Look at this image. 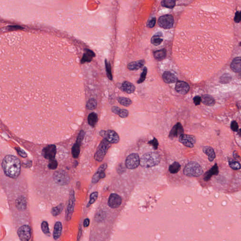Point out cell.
<instances>
[{"mask_svg": "<svg viewBox=\"0 0 241 241\" xmlns=\"http://www.w3.org/2000/svg\"><path fill=\"white\" fill-rule=\"evenodd\" d=\"M45 34L12 32L1 42V118L17 136L37 144L69 139L84 117L76 53Z\"/></svg>", "mask_w": 241, "mask_h": 241, "instance_id": "1", "label": "cell"}, {"mask_svg": "<svg viewBox=\"0 0 241 241\" xmlns=\"http://www.w3.org/2000/svg\"><path fill=\"white\" fill-rule=\"evenodd\" d=\"M2 167L6 176L12 179H16L20 172V162L15 156L8 155L3 160Z\"/></svg>", "mask_w": 241, "mask_h": 241, "instance_id": "2", "label": "cell"}, {"mask_svg": "<svg viewBox=\"0 0 241 241\" xmlns=\"http://www.w3.org/2000/svg\"><path fill=\"white\" fill-rule=\"evenodd\" d=\"M160 162V156L156 152L146 153L140 158V165L142 167L151 168L156 166Z\"/></svg>", "mask_w": 241, "mask_h": 241, "instance_id": "3", "label": "cell"}, {"mask_svg": "<svg viewBox=\"0 0 241 241\" xmlns=\"http://www.w3.org/2000/svg\"><path fill=\"white\" fill-rule=\"evenodd\" d=\"M204 171L201 165L196 162H188L184 169V174L189 177H198L202 175Z\"/></svg>", "mask_w": 241, "mask_h": 241, "instance_id": "4", "label": "cell"}, {"mask_svg": "<svg viewBox=\"0 0 241 241\" xmlns=\"http://www.w3.org/2000/svg\"><path fill=\"white\" fill-rule=\"evenodd\" d=\"M111 143L105 139H103L100 143L97 150L94 155L95 159L98 162H101L104 159L108 149L111 147Z\"/></svg>", "mask_w": 241, "mask_h": 241, "instance_id": "5", "label": "cell"}, {"mask_svg": "<svg viewBox=\"0 0 241 241\" xmlns=\"http://www.w3.org/2000/svg\"><path fill=\"white\" fill-rule=\"evenodd\" d=\"M100 134L111 144H117L119 142V136L116 132L113 130H102L100 131Z\"/></svg>", "mask_w": 241, "mask_h": 241, "instance_id": "6", "label": "cell"}, {"mask_svg": "<svg viewBox=\"0 0 241 241\" xmlns=\"http://www.w3.org/2000/svg\"><path fill=\"white\" fill-rule=\"evenodd\" d=\"M126 167L129 169H135L140 165V158L136 153L130 154L126 158L125 161Z\"/></svg>", "mask_w": 241, "mask_h": 241, "instance_id": "7", "label": "cell"}, {"mask_svg": "<svg viewBox=\"0 0 241 241\" xmlns=\"http://www.w3.org/2000/svg\"><path fill=\"white\" fill-rule=\"evenodd\" d=\"M174 23L173 17L171 15H165L160 17L158 20L159 26L164 29L171 28Z\"/></svg>", "mask_w": 241, "mask_h": 241, "instance_id": "8", "label": "cell"}, {"mask_svg": "<svg viewBox=\"0 0 241 241\" xmlns=\"http://www.w3.org/2000/svg\"><path fill=\"white\" fill-rule=\"evenodd\" d=\"M75 198L74 192L73 190L70 191L68 203L66 208V218L67 221H69L71 219L73 213H74V207L75 206Z\"/></svg>", "mask_w": 241, "mask_h": 241, "instance_id": "9", "label": "cell"}, {"mask_svg": "<svg viewBox=\"0 0 241 241\" xmlns=\"http://www.w3.org/2000/svg\"><path fill=\"white\" fill-rule=\"evenodd\" d=\"M53 179L56 183L61 185H66L70 181L68 174L64 171H57L53 174Z\"/></svg>", "mask_w": 241, "mask_h": 241, "instance_id": "10", "label": "cell"}, {"mask_svg": "<svg viewBox=\"0 0 241 241\" xmlns=\"http://www.w3.org/2000/svg\"><path fill=\"white\" fill-rule=\"evenodd\" d=\"M17 233L21 241H29L31 236V230L29 225H24L18 228Z\"/></svg>", "mask_w": 241, "mask_h": 241, "instance_id": "11", "label": "cell"}, {"mask_svg": "<svg viewBox=\"0 0 241 241\" xmlns=\"http://www.w3.org/2000/svg\"><path fill=\"white\" fill-rule=\"evenodd\" d=\"M179 141L185 147L193 148L196 144V139L193 135L184 134L179 137Z\"/></svg>", "mask_w": 241, "mask_h": 241, "instance_id": "12", "label": "cell"}, {"mask_svg": "<svg viewBox=\"0 0 241 241\" xmlns=\"http://www.w3.org/2000/svg\"><path fill=\"white\" fill-rule=\"evenodd\" d=\"M57 153L56 147L54 145H49L44 148L43 150V154L44 157L50 160L55 159Z\"/></svg>", "mask_w": 241, "mask_h": 241, "instance_id": "13", "label": "cell"}, {"mask_svg": "<svg viewBox=\"0 0 241 241\" xmlns=\"http://www.w3.org/2000/svg\"><path fill=\"white\" fill-rule=\"evenodd\" d=\"M122 203V198L116 194H111L108 200V205L111 208L115 209L119 207Z\"/></svg>", "mask_w": 241, "mask_h": 241, "instance_id": "14", "label": "cell"}, {"mask_svg": "<svg viewBox=\"0 0 241 241\" xmlns=\"http://www.w3.org/2000/svg\"><path fill=\"white\" fill-rule=\"evenodd\" d=\"M183 134H184L183 126L180 123H178L173 127L170 131L169 137L170 139H173L176 137H179Z\"/></svg>", "mask_w": 241, "mask_h": 241, "instance_id": "15", "label": "cell"}, {"mask_svg": "<svg viewBox=\"0 0 241 241\" xmlns=\"http://www.w3.org/2000/svg\"><path fill=\"white\" fill-rule=\"evenodd\" d=\"M108 167V165L106 163H104L101 165L98 169L97 171L95 173L92 179V182L93 183H97L100 179H103L106 177L105 173V170Z\"/></svg>", "mask_w": 241, "mask_h": 241, "instance_id": "16", "label": "cell"}, {"mask_svg": "<svg viewBox=\"0 0 241 241\" xmlns=\"http://www.w3.org/2000/svg\"><path fill=\"white\" fill-rule=\"evenodd\" d=\"M189 89L190 87L188 83L184 81H179L177 83L175 86V90L180 94H186L188 92Z\"/></svg>", "mask_w": 241, "mask_h": 241, "instance_id": "17", "label": "cell"}, {"mask_svg": "<svg viewBox=\"0 0 241 241\" xmlns=\"http://www.w3.org/2000/svg\"><path fill=\"white\" fill-rule=\"evenodd\" d=\"M16 207L20 211H24L26 210L27 207V201L26 197L24 196H20L16 200Z\"/></svg>", "mask_w": 241, "mask_h": 241, "instance_id": "18", "label": "cell"}, {"mask_svg": "<svg viewBox=\"0 0 241 241\" xmlns=\"http://www.w3.org/2000/svg\"><path fill=\"white\" fill-rule=\"evenodd\" d=\"M163 80L166 83H173L177 82V77L176 76L171 72L166 71L162 75Z\"/></svg>", "mask_w": 241, "mask_h": 241, "instance_id": "19", "label": "cell"}, {"mask_svg": "<svg viewBox=\"0 0 241 241\" xmlns=\"http://www.w3.org/2000/svg\"><path fill=\"white\" fill-rule=\"evenodd\" d=\"M230 66L231 69L235 72H241V57H237L234 58Z\"/></svg>", "mask_w": 241, "mask_h": 241, "instance_id": "20", "label": "cell"}, {"mask_svg": "<svg viewBox=\"0 0 241 241\" xmlns=\"http://www.w3.org/2000/svg\"><path fill=\"white\" fill-rule=\"evenodd\" d=\"M62 231V225L60 221L56 222L55 224L53 231V238L55 240H57L61 236Z\"/></svg>", "mask_w": 241, "mask_h": 241, "instance_id": "21", "label": "cell"}, {"mask_svg": "<svg viewBox=\"0 0 241 241\" xmlns=\"http://www.w3.org/2000/svg\"><path fill=\"white\" fill-rule=\"evenodd\" d=\"M122 89L127 93L131 94L135 91V86L129 82H123L122 85Z\"/></svg>", "mask_w": 241, "mask_h": 241, "instance_id": "22", "label": "cell"}, {"mask_svg": "<svg viewBox=\"0 0 241 241\" xmlns=\"http://www.w3.org/2000/svg\"><path fill=\"white\" fill-rule=\"evenodd\" d=\"M203 152L208 156V159L210 162H213L216 157V154L214 149L211 147L205 146L202 149Z\"/></svg>", "mask_w": 241, "mask_h": 241, "instance_id": "23", "label": "cell"}, {"mask_svg": "<svg viewBox=\"0 0 241 241\" xmlns=\"http://www.w3.org/2000/svg\"><path fill=\"white\" fill-rule=\"evenodd\" d=\"M145 63V62L143 60H139L138 61H134L129 64L127 67L130 70H137L141 68L144 66Z\"/></svg>", "mask_w": 241, "mask_h": 241, "instance_id": "24", "label": "cell"}, {"mask_svg": "<svg viewBox=\"0 0 241 241\" xmlns=\"http://www.w3.org/2000/svg\"><path fill=\"white\" fill-rule=\"evenodd\" d=\"M202 102L203 104L208 106H213L215 103L214 98L208 94L204 95L202 96Z\"/></svg>", "mask_w": 241, "mask_h": 241, "instance_id": "25", "label": "cell"}, {"mask_svg": "<svg viewBox=\"0 0 241 241\" xmlns=\"http://www.w3.org/2000/svg\"><path fill=\"white\" fill-rule=\"evenodd\" d=\"M98 120L97 114L96 113H91L89 115L88 117V122L91 126L94 127L95 126Z\"/></svg>", "mask_w": 241, "mask_h": 241, "instance_id": "26", "label": "cell"}, {"mask_svg": "<svg viewBox=\"0 0 241 241\" xmlns=\"http://www.w3.org/2000/svg\"><path fill=\"white\" fill-rule=\"evenodd\" d=\"M155 58L158 60H162L165 58L166 56V51L165 49L156 51L154 53Z\"/></svg>", "mask_w": 241, "mask_h": 241, "instance_id": "27", "label": "cell"}, {"mask_svg": "<svg viewBox=\"0 0 241 241\" xmlns=\"http://www.w3.org/2000/svg\"><path fill=\"white\" fill-rule=\"evenodd\" d=\"M181 169V165L178 162H175L171 164L169 167V170L171 174H176L179 172Z\"/></svg>", "mask_w": 241, "mask_h": 241, "instance_id": "28", "label": "cell"}, {"mask_svg": "<svg viewBox=\"0 0 241 241\" xmlns=\"http://www.w3.org/2000/svg\"><path fill=\"white\" fill-rule=\"evenodd\" d=\"M81 144H80L76 142L72 147V154L74 158H78L79 156V154L80 152Z\"/></svg>", "mask_w": 241, "mask_h": 241, "instance_id": "29", "label": "cell"}, {"mask_svg": "<svg viewBox=\"0 0 241 241\" xmlns=\"http://www.w3.org/2000/svg\"><path fill=\"white\" fill-rule=\"evenodd\" d=\"M63 209V204H60L58 206L53 208L51 210V214L53 215V216H57L60 215L62 212Z\"/></svg>", "mask_w": 241, "mask_h": 241, "instance_id": "30", "label": "cell"}, {"mask_svg": "<svg viewBox=\"0 0 241 241\" xmlns=\"http://www.w3.org/2000/svg\"><path fill=\"white\" fill-rule=\"evenodd\" d=\"M117 101L120 105L125 106H129L132 104L131 100L129 98L125 97H118Z\"/></svg>", "mask_w": 241, "mask_h": 241, "instance_id": "31", "label": "cell"}, {"mask_svg": "<svg viewBox=\"0 0 241 241\" xmlns=\"http://www.w3.org/2000/svg\"><path fill=\"white\" fill-rule=\"evenodd\" d=\"M97 106V102L94 99L89 100L86 104V108L89 110H93L95 109Z\"/></svg>", "mask_w": 241, "mask_h": 241, "instance_id": "32", "label": "cell"}, {"mask_svg": "<svg viewBox=\"0 0 241 241\" xmlns=\"http://www.w3.org/2000/svg\"><path fill=\"white\" fill-rule=\"evenodd\" d=\"M162 40L163 39L160 35H155L151 38V43L154 45L158 46L162 43Z\"/></svg>", "mask_w": 241, "mask_h": 241, "instance_id": "33", "label": "cell"}, {"mask_svg": "<svg viewBox=\"0 0 241 241\" xmlns=\"http://www.w3.org/2000/svg\"><path fill=\"white\" fill-rule=\"evenodd\" d=\"M162 5L166 8L173 9L176 5V1H161Z\"/></svg>", "mask_w": 241, "mask_h": 241, "instance_id": "34", "label": "cell"}, {"mask_svg": "<svg viewBox=\"0 0 241 241\" xmlns=\"http://www.w3.org/2000/svg\"><path fill=\"white\" fill-rule=\"evenodd\" d=\"M41 229L44 234L49 236L50 232H49V224L47 221H43L42 222L41 224Z\"/></svg>", "mask_w": 241, "mask_h": 241, "instance_id": "35", "label": "cell"}, {"mask_svg": "<svg viewBox=\"0 0 241 241\" xmlns=\"http://www.w3.org/2000/svg\"><path fill=\"white\" fill-rule=\"evenodd\" d=\"M97 197H98V193L97 192L92 193L90 196L89 202L87 205V207H89L90 205L93 204L94 202L96 201V200L97 199Z\"/></svg>", "mask_w": 241, "mask_h": 241, "instance_id": "36", "label": "cell"}, {"mask_svg": "<svg viewBox=\"0 0 241 241\" xmlns=\"http://www.w3.org/2000/svg\"><path fill=\"white\" fill-rule=\"evenodd\" d=\"M105 217H106V213L105 212L103 211H100L96 214L95 219L97 221H101L104 220Z\"/></svg>", "mask_w": 241, "mask_h": 241, "instance_id": "37", "label": "cell"}, {"mask_svg": "<svg viewBox=\"0 0 241 241\" xmlns=\"http://www.w3.org/2000/svg\"><path fill=\"white\" fill-rule=\"evenodd\" d=\"M147 72H148V70H147V68H146V67L144 68L143 70L142 73L140 75V78L139 79V80L137 81V83H141L144 82L145 80L146 77Z\"/></svg>", "mask_w": 241, "mask_h": 241, "instance_id": "38", "label": "cell"}, {"mask_svg": "<svg viewBox=\"0 0 241 241\" xmlns=\"http://www.w3.org/2000/svg\"><path fill=\"white\" fill-rule=\"evenodd\" d=\"M229 166L232 169L234 170H238L241 168L240 163L236 161H232L229 162Z\"/></svg>", "mask_w": 241, "mask_h": 241, "instance_id": "39", "label": "cell"}, {"mask_svg": "<svg viewBox=\"0 0 241 241\" xmlns=\"http://www.w3.org/2000/svg\"><path fill=\"white\" fill-rule=\"evenodd\" d=\"M106 72H107V75H108V77L111 80H112V75L111 70V66H110V64L108 63V61H106Z\"/></svg>", "mask_w": 241, "mask_h": 241, "instance_id": "40", "label": "cell"}, {"mask_svg": "<svg viewBox=\"0 0 241 241\" xmlns=\"http://www.w3.org/2000/svg\"><path fill=\"white\" fill-rule=\"evenodd\" d=\"M209 172L212 176L213 175H218L219 174V168L217 165L215 164L214 166L209 170Z\"/></svg>", "mask_w": 241, "mask_h": 241, "instance_id": "41", "label": "cell"}, {"mask_svg": "<svg viewBox=\"0 0 241 241\" xmlns=\"http://www.w3.org/2000/svg\"><path fill=\"white\" fill-rule=\"evenodd\" d=\"M118 115L122 118H125L128 116L129 111L126 109H120L118 113Z\"/></svg>", "mask_w": 241, "mask_h": 241, "instance_id": "42", "label": "cell"}, {"mask_svg": "<svg viewBox=\"0 0 241 241\" xmlns=\"http://www.w3.org/2000/svg\"><path fill=\"white\" fill-rule=\"evenodd\" d=\"M48 167L51 170L56 169L58 167L57 162L55 159L50 160L49 165H48Z\"/></svg>", "mask_w": 241, "mask_h": 241, "instance_id": "43", "label": "cell"}, {"mask_svg": "<svg viewBox=\"0 0 241 241\" xmlns=\"http://www.w3.org/2000/svg\"><path fill=\"white\" fill-rule=\"evenodd\" d=\"M148 143L151 145H152L153 148H154V149H157L158 148L159 143H158V140H157V139H156V137H154L152 140L148 141Z\"/></svg>", "mask_w": 241, "mask_h": 241, "instance_id": "44", "label": "cell"}, {"mask_svg": "<svg viewBox=\"0 0 241 241\" xmlns=\"http://www.w3.org/2000/svg\"><path fill=\"white\" fill-rule=\"evenodd\" d=\"M156 18H152L150 20H148L147 23V26L149 28H152L156 25Z\"/></svg>", "mask_w": 241, "mask_h": 241, "instance_id": "45", "label": "cell"}, {"mask_svg": "<svg viewBox=\"0 0 241 241\" xmlns=\"http://www.w3.org/2000/svg\"><path fill=\"white\" fill-rule=\"evenodd\" d=\"M84 135H85V133H84V131L83 130H81L79 132V135H78V137L77 139V142L81 144V143H82V141L83 140V138H84Z\"/></svg>", "mask_w": 241, "mask_h": 241, "instance_id": "46", "label": "cell"}, {"mask_svg": "<svg viewBox=\"0 0 241 241\" xmlns=\"http://www.w3.org/2000/svg\"><path fill=\"white\" fill-rule=\"evenodd\" d=\"M231 129L234 131H237L238 130V125L237 122L234 120L231 123Z\"/></svg>", "mask_w": 241, "mask_h": 241, "instance_id": "47", "label": "cell"}, {"mask_svg": "<svg viewBox=\"0 0 241 241\" xmlns=\"http://www.w3.org/2000/svg\"><path fill=\"white\" fill-rule=\"evenodd\" d=\"M235 22L236 23H239L241 20V12H237L236 13V15L234 18Z\"/></svg>", "mask_w": 241, "mask_h": 241, "instance_id": "48", "label": "cell"}, {"mask_svg": "<svg viewBox=\"0 0 241 241\" xmlns=\"http://www.w3.org/2000/svg\"><path fill=\"white\" fill-rule=\"evenodd\" d=\"M194 102L196 106L199 105L202 102V99L199 96H196L193 99Z\"/></svg>", "mask_w": 241, "mask_h": 241, "instance_id": "49", "label": "cell"}, {"mask_svg": "<svg viewBox=\"0 0 241 241\" xmlns=\"http://www.w3.org/2000/svg\"><path fill=\"white\" fill-rule=\"evenodd\" d=\"M16 150H17V152H18V154H19L20 156H21L22 157H24V158L26 157L27 155H26V153H25V151H24L23 150H22L20 148H16Z\"/></svg>", "mask_w": 241, "mask_h": 241, "instance_id": "50", "label": "cell"}, {"mask_svg": "<svg viewBox=\"0 0 241 241\" xmlns=\"http://www.w3.org/2000/svg\"><path fill=\"white\" fill-rule=\"evenodd\" d=\"M120 109V108H119V107H118V106H114L112 107L111 110L112 112H113V113L115 114H117V115H118V113L119 112Z\"/></svg>", "mask_w": 241, "mask_h": 241, "instance_id": "51", "label": "cell"}, {"mask_svg": "<svg viewBox=\"0 0 241 241\" xmlns=\"http://www.w3.org/2000/svg\"><path fill=\"white\" fill-rule=\"evenodd\" d=\"M89 225V219H84V221H83V226L84 227H88Z\"/></svg>", "mask_w": 241, "mask_h": 241, "instance_id": "52", "label": "cell"}, {"mask_svg": "<svg viewBox=\"0 0 241 241\" xmlns=\"http://www.w3.org/2000/svg\"><path fill=\"white\" fill-rule=\"evenodd\" d=\"M238 134L240 137H241V129H240V130H239L238 131Z\"/></svg>", "mask_w": 241, "mask_h": 241, "instance_id": "53", "label": "cell"}, {"mask_svg": "<svg viewBox=\"0 0 241 241\" xmlns=\"http://www.w3.org/2000/svg\"><path fill=\"white\" fill-rule=\"evenodd\" d=\"M239 76L240 78H241V72H240V74H239Z\"/></svg>", "mask_w": 241, "mask_h": 241, "instance_id": "54", "label": "cell"}]
</instances>
